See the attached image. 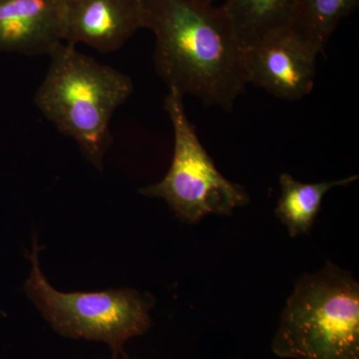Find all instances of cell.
I'll use <instances>...</instances> for the list:
<instances>
[{
    "label": "cell",
    "mask_w": 359,
    "mask_h": 359,
    "mask_svg": "<svg viewBox=\"0 0 359 359\" xmlns=\"http://www.w3.org/2000/svg\"><path fill=\"white\" fill-rule=\"evenodd\" d=\"M141 1L143 28L155 37V70L168 88L231 112L248 83L244 49L223 7L212 0Z\"/></svg>",
    "instance_id": "obj_1"
},
{
    "label": "cell",
    "mask_w": 359,
    "mask_h": 359,
    "mask_svg": "<svg viewBox=\"0 0 359 359\" xmlns=\"http://www.w3.org/2000/svg\"><path fill=\"white\" fill-rule=\"evenodd\" d=\"M358 6V0H295L290 28L323 52L339 23Z\"/></svg>",
    "instance_id": "obj_11"
},
{
    "label": "cell",
    "mask_w": 359,
    "mask_h": 359,
    "mask_svg": "<svg viewBox=\"0 0 359 359\" xmlns=\"http://www.w3.org/2000/svg\"><path fill=\"white\" fill-rule=\"evenodd\" d=\"M168 89L164 109L173 129V159L164 178L139 193L164 200L184 224H198L210 215L231 216L236 209L249 204V194L217 169L189 120L184 96L176 89Z\"/></svg>",
    "instance_id": "obj_5"
},
{
    "label": "cell",
    "mask_w": 359,
    "mask_h": 359,
    "mask_svg": "<svg viewBox=\"0 0 359 359\" xmlns=\"http://www.w3.org/2000/svg\"><path fill=\"white\" fill-rule=\"evenodd\" d=\"M356 180L358 175H353L334 181L302 183L290 174H280L276 217L287 226L290 238L306 235L318 219L325 196L332 189L351 185Z\"/></svg>",
    "instance_id": "obj_9"
},
{
    "label": "cell",
    "mask_w": 359,
    "mask_h": 359,
    "mask_svg": "<svg viewBox=\"0 0 359 359\" xmlns=\"http://www.w3.org/2000/svg\"><path fill=\"white\" fill-rule=\"evenodd\" d=\"M131 78L63 43L36 93L35 105L60 133L77 144L99 171L111 145L110 122L133 93Z\"/></svg>",
    "instance_id": "obj_2"
},
{
    "label": "cell",
    "mask_w": 359,
    "mask_h": 359,
    "mask_svg": "<svg viewBox=\"0 0 359 359\" xmlns=\"http://www.w3.org/2000/svg\"><path fill=\"white\" fill-rule=\"evenodd\" d=\"M117 359H129L127 356H123V358H117Z\"/></svg>",
    "instance_id": "obj_12"
},
{
    "label": "cell",
    "mask_w": 359,
    "mask_h": 359,
    "mask_svg": "<svg viewBox=\"0 0 359 359\" xmlns=\"http://www.w3.org/2000/svg\"><path fill=\"white\" fill-rule=\"evenodd\" d=\"M212 1H215V2H216V1H217V0H212Z\"/></svg>",
    "instance_id": "obj_13"
},
{
    "label": "cell",
    "mask_w": 359,
    "mask_h": 359,
    "mask_svg": "<svg viewBox=\"0 0 359 359\" xmlns=\"http://www.w3.org/2000/svg\"><path fill=\"white\" fill-rule=\"evenodd\" d=\"M141 28V0H67L65 43L111 53Z\"/></svg>",
    "instance_id": "obj_8"
},
{
    "label": "cell",
    "mask_w": 359,
    "mask_h": 359,
    "mask_svg": "<svg viewBox=\"0 0 359 359\" xmlns=\"http://www.w3.org/2000/svg\"><path fill=\"white\" fill-rule=\"evenodd\" d=\"M40 247L33 238L30 275L25 292L44 320L63 337L103 342L110 346L113 359L125 355L129 339L141 337L151 327L150 311L155 297L130 287L101 292H63L54 289L40 268Z\"/></svg>",
    "instance_id": "obj_4"
},
{
    "label": "cell",
    "mask_w": 359,
    "mask_h": 359,
    "mask_svg": "<svg viewBox=\"0 0 359 359\" xmlns=\"http://www.w3.org/2000/svg\"><path fill=\"white\" fill-rule=\"evenodd\" d=\"M294 4L295 0H224L221 6L245 49L290 28Z\"/></svg>",
    "instance_id": "obj_10"
},
{
    "label": "cell",
    "mask_w": 359,
    "mask_h": 359,
    "mask_svg": "<svg viewBox=\"0 0 359 359\" xmlns=\"http://www.w3.org/2000/svg\"><path fill=\"white\" fill-rule=\"evenodd\" d=\"M67 0H0V52L50 56L65 43Z\"/></svg>",
    "instance_id": "obj_7"
},
{
    "label": "cell",
    "mask_w": 359,
    "mask_h": 359,
    "mask_svg": "<svg viewBox=\"0 0 359 359\" xmlns=\"http://www.w3.org/2000/svg\"><path fill=\"white\" fill-rule=\"evenodd\" d=\"M320 53L287 28L244 49L245 80L283 100H299L313 91Z\"/></svg>",
    "instance_id": "obj_6"
},
{
    "label": "cell",
    "mask_w": 359,
    "mask_h": 359,
    "mask_svg": "<svg viewBox=\"0 0 359 359\" xmlns=\"http://www.w3.org/2000/svg\"><path fill=\"white\" fill-rule=\"evenodd\" d=\"M271 349L289 359H359V283L327 261L294 283Z\"/></svg>",
    "instance_id": "obj_3"
}]
</instances>
